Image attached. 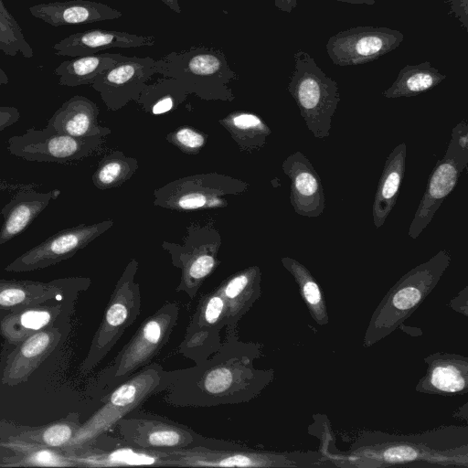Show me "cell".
Segmentation results:
<instances>
[{
    "label": "cell",
    "mask_w": 468,
    "mask_h": 468,
    "mask_svg": "<svg viewBox=\"0 0 468 468\" xmlns=\"http://www.w3.org/2000/svg\"><path fill=\"white\" fill-rule=\"evenodd\" d=\"M113 224V220L108 219L62 229L15 259L5 271L24 272L57 264L75 255Z\"/></svg>",
    "instance_id": "obj_15"
},
{
    "label": "cell",
    "mask_w": 468,
    "mask_h": 468,
    "mask_svg": "<svg viewBox=\"0 0 468 468\" xmlns=\"http://www.w3.org/2000/svg\"><path fill=\"white\" fill-rule=\"evenodd\" d=\"M282 168L291 181L289 198L295 213L307 218L321 216L325 208L324 188L307 156L296 151L284 159Z\"/></svg>",
    "instance_id": "obj_20"
},
{
    "label": "cell",
    "mask_w": 468,
    "mask_h": 468,
    "mask_svg": "<svg viewBox=\"0 0 468 468\" xmlns=\"http://www.w3.org/2000/svg\"><path fill=\"white\" fill-rule=\"evenodd\" d=\"M124 56L120 53H96L72 58L61 62L54 74L58 84L67 87L91 85L95 79Z\"/></svg>",
    "instance_id": "obj_31"
},
{
    "label": "cell",
    "mask_w": 468,
    "mask_h": 468,
    "mask_svg": "<svg viewBox=\"0 0 468 468\" xmlns=\"http://www.w3.org/2000/svg\"><path fill=\"white\" fill-rule=\"evenodd\" d=\"M62 308L58 303L8 311L0 321V334L10 344L17 346L31 335L53 326Z\"/></svg>",
    "instance_id": "obj_30"
},
{
    "label": "cell",
    "mask_w": 468,
    "mask_h": 468,
    "mask_svg": "<svg viewBox=\"0 0 468 468\" xmlns=\"http://www.w3.org/2000/svg\"><path fill=\"white\" fill-rule=\"evenodd\" d=\"M249 184L218 172L174 179L154 189V205L178 212L225 208L232 197L244 194Z\"/></svg>",
    "instance_id": "obj_8"
},
{
    "label": "cell",
    "mask_w": 468,
    "mask_h": 468,
    "mask_svg": "<svg viewBox=\"0 0 468 468\" xmlns=\"http://www.w3.org/2000/svg\"><path fill=\"white\" fill-rule=\"evenodd\" d=\"M221 245V235L213 222H191L182 243L162 242L172 264L181 271L176 292H185L191 300L195 298L203 282L218 266Z\"/></svg>",
    "instance_id": "obj_11"
},
{
    "label": "cell",
    "mask_w": 468,
    "mask_h": 468,
    "mask_svg": "<svg viewBox=\"0 0 468 468\" xmlns=\"http://www.w3.org/2000/svg\"><path fill=\"white\" fill-rule=\"evenodd\" d=\"M335 1H340V2H344V3L354 4V5H373L376 4L375 0H335Z\"/></svg>",
    "instance_id": "obj_45"
},
{
    "label": "cell",
    "mask_w": 468,
    "mask_h": 468,
    "mask_svg": "<svg viewBox=\"0 0 468 468\" xmlns=\"http://www.w3.org/2000/svg\"><path fill=\"white\" fill-rule=\"evenodd\" d=\"M451 261L450 253L441 250L405 273L373 312L364 335L363 346L369 347L396 330L431 292Z\"/></svg>",
    "instance_id": "obj_4"
},
{
    "label": "cell",
    "mask_w": 468,
    "mask_h": 468,
    "mask_svg": "<svg viewBox=\"0 0 468 468\" xmlns=\"http://www.w3.org/2000/svg\"><path fill=\"white\" fill-rule=\"evenodd\" d=\"M9 447L21 449L23 455L5 466H78L71 454H61L52 448L19 441H15Z\"/></svg>",
    "instance_id": "obj_38"
},
{
    "label": "cell",
    "mask_w": 468,
    "mask_h": 468,
    "mask_svg": "<svg viewBox=\"0 0 468 468\" xmlns=\"http://www.w3.org/2000/svg\"><path fill=\"white\" fill-rule=\"evenodd\" d=\"M29 13L34 17L55 27L112 20L122 16L115 8L90 0L38 4L30 6Z\"/></svg>",
    "instance_id": "obj_25"
},
{
    "label": "cell",
    "mask_w": 468,
    "mask_h": 468,
    "mask_svg": "<svg viewBox=\"0 0 468 468\" xmlns=\"http://www.w3.org/2000/svg\"><path fill=\"white\" fill-rule=\"evenodd\" d=\"M293 59L294 69L287 90L307 129L318 139L327 138L332 117L340 101L338 84L321 69L309 53L299 49Z\"/></svg>",
    "instance_id": "obj_6"
},
{
    "label": "cell",
    "mask_w": 468,
    "mask_h": 468,
    "mask_svg": "<svg viewBox=\"0 0 468 468\" xmlns=\"http://www.w3.org/2000/svg\"><path fill=\"white\" fill-rule=\"evenodd\" d=\"M407 145L399 144L386 158L372 206L374 226L384 225L394 208L406 168Z\"/></svg>",
    "instance_id": "obj_29"
},
{
    "label": "cell",
    "mask_w": 468,
    "mask_h": 468,
    "mask_svg": "<svg viewBox=\"0 0 468 468\" xmlns=\"http://www.w3.org/2000/svg\"><path fill=\"white\" fill-rule=\"evenodd\" d=\"M167 452V466L173 467H290L305 466L295 453L233 448L192 447Z\"/></svg>",
    "instance_id": "obj_14"
},
{
    "label": "cell",
    "mask_w": 468,
    "mask_h": 468,
    "mask_svg": "<svg viewBox=\"0 0 468 468\" xmlns=\"http://www.w3.org/2000/svg\"><path fill=\"white\" fill-rule=\"evenodd\" d=\"M165 5H166L172 11L176 14H181V7L179 5L178 0H161Z\"/></svg>",
    "instance_id": "obj_44"
},
{
    "label": "cell",
    "mask_w": 468,
    "mask_h": 468,
    "mask_svg": "<svg viewBox=\"0 0 468 468\" xmlns=\"http://www.w3.org/2000/svg\"><path fill=\"white\" fill-rule=\"evenodd\" d=\"M226 325L224 300L215 288L200 298L178 353L195 364L206 360L221 346L220 333Z\"/></svg>",
    "instance_id": "obj_17"
},
{
    "label": "cell",
    "mask_w": 468,
    "mask_h": 468,
    "mask_svg": "<svg viewBox=\"0 0 468 468\" xmlns=\"http://www.w3.org/2000/svg\"><path fill=\"white\" fill-rule=\"evenodd\" d=\"M260 346L226 332L219 349L206 360L179 369L165 400L178 407H213L249 402L272 381L273 371L257 369Z\"/></svg>",
    "instance_id": "obj_1"
},
{
    "label": "cell",
    "mask_w": 468,
    "mask_h": 468,
    "mask_svg": "<svg viewBox=\"0 0 468 468\" xmlns=\"http://www.w3.org/2000/svg\"><path fill=\"white\" fill-rule=\"evenodd\" d=\"M155 73V59L124 56L100 74L91 88L99 92L108 110L118 111L130 101H136Z\"/></svg>",
    "instance_id": "obj_18"
},
{
    "label": "cell",
    "mask_w": 468,
    "mask_h": 468,
    "mask_svg": "<svg viewBox=\"0 0 468 468\" xmlns=\"http://www.w3.org/2000/svg\"><path fill=\"white\" fill-rule=\"evenodd\" d=\"M60 338V330L51 326L23 340L7 357L1 378L2 383L16 386L27 381L34 371L53 352Z\"/></svg>",
    "instance_id": "obj_21"
},
{
    "label": "cell",
    "mask_w": 468,
    "mask_h": 468,
    "mask_svg": "<svg viewBox=\"0 0 468 468\" xmlns=\"http://www.w3.org/2000/svg\"><path fill=\"white\" fill-rule=\"evenodd\" d=\"M298 0H274V5L279 10L291 13L297 5Z\"/></svg>",
    "instance_id": "obj_43"
},
{
    "label": "cell",
    "mask_w": 468,
    "mask_h": 468,
    "mask_svg": "<svg viewBox=\"0 0 468 468\" xmlns=\"http://www.w3.org/2000/svg\"><path fill=\"white\" fill-rule=\"evenodd\" d=\"M60 194L58 189L47 193L21 190L0 211L4 222L0 229V245L16 237L37 218L50 201Z\"/></svg>",
    "instance_id": "obj_28"
},
{
    "label": "cell",
    "mask_w": 468,
    "mask_h": 468,
    "mask_svg": "<svg viewBox=\"0 0 468 468\" xmlns=\"http://www.w3.org/2000/svg\"><path fill=\"white\" fill-rule=\"evenodd\" d=\"M241 152L252 153L261 149L271 133L261 116L247 111H234L218 120Z\"/></svg>",
    "instance_id": "obj_32"
},
{
    "label": "cell",
    "mask_w": 468,
    "mask_h": 468,
    "mask_svg": "<svg viewBox=\"0 0 468 468\" xmlns=\"http://www.w3.org/2000/svg\"><path fill=\"white\" fill-rule=\"evenodd\" d=\"M261 271L250 266L225 279L218 287L225 303L226 332L238 331V324L261 294Z\"/></svg>",
    "instance_id": "obj_24"
},
{
    "label": "cell",
    "mask_w": 468,
    "mask_h": 468,
    "mask_svg": "<svg viewBox=\"0 0 468 468\" xmlns=\"http://www.w3.org/2000/svg\"><path fill=\"white\" fill-rule=\"evenodd\" d=\"M281 261L298 284L301 296L312 318L320 325L327 324L329 317L324 294L309 270L290 257H282Z\"/></svg>",
    "instance_id": "obj_36"
},
{
    "label": "cell",
    "mask_w": 468,
    "mask_h": 468,
    "mask_svg": "<svg viewBox=\"0 0 468 468\" xmlns=\"http://www.w3.org/2000/svg\"><path fill=\"white\" fill-rule=\"evenodd\" d=\"M451 431L408 437H391L382 432L366 434L367 439H359L351 453H347L348 459L354 466H386L426 461L431 464L466 467L467 441L453 443L451 440L453 436L446 439Z\"/></svg>",
    "instance_id": "obj_2"
},
{
    "label": "cell",
    "mask_w": 468,
    "mask_h": 468,
    "mask_svg": "<svg viewBox=\"0 0 468 468\" xmlns=\"http://www.w3.org/2000/svg\"><path fill=\"white\" fill-rule=\"evenodd\" d=\"M165 140L186 154H197L207 141V134L188 125L168 133Z\"/></svg>",
    "instance_id": "obj_40"
},
{
    "label": "cell",
    "mask_w": 468,
    "mask_h": 468,
    "mask_svg": "<svg viewBox=\"0 0 468 468\" xmlns=\"http://www.w3.org/2000/svg\"><path fill=\"white\" fill-rule=\"evenodd\" d=\"M428 365L416 391L450 396L466 393L468 386V359L456 354L437 352L425 358Z\"/></svg>",
    "instance_id": "obj_22"
},
{
    "label": "cell",
    "mask_w": 468,
    "mask_h": 468,
    "mask_svg": "<svg viewBox=\"0 0 468 468\" xmlns=\"http://www.w3.org/2000/svg\"><path fill=\"white\" fill-rule=\"evenodd\" d=\"M90 284L86 277H69L50 282L0 279V311H12L27 306L61 301L76 296Z\"/></svg>",
    "instance_id": "obj_19"
},
{
    "label": "cell",
    "mask_w": 468,
    "mask_h": 468,
    "mask_svg": "<svg viewBox=\"0 0 468 468\" xmlns=\"http://www.w3.org/2000/svg\"><path fill=\"white\" fill-rule=\"evenodd\" d=\"M114 427L120 439L139 449L173 452L197 446L214 449L239 446L218 439L207 438L186 425L137 409L121 418Z\"/></svg>",
    "instance_id": "obj_9"
},
{
    "label": "cell",
    "mask_w": 468,
    "mask_h": 468,
    "mask_svg": "<svg viewBox=\"0 0 468 468\" xmlns=\"http://www.w3.org/2000/svg\"><path fill=\"white\" fill-rule=\"evenodd\" d=\"M102 136L74 137L53 131L29 128L23 134L7 141L10 154L27 161L65 164L79 161L98 153L103 144Z\"/></svg>",
    "instance_id": "obj_13"
},
{
    "label": "cell",
    "mask_w": 468,
    "mask_h": 468,
    "mask_svg": "<svg viewBox=\"0 0 468 468\" xmlns=\"http://www.w3.org/2000/svg\"><path fill=\"white\" fill-rule=\"evenodd\" d=\"M446 79L430 61L403 67L392 85L382 92L387 99L413 97L426 92Z\"/></svg>",
    "instance_id": "obj_33"
},
{
    "label": "cell",
    "mask_w": 468,
    "mask_h": 468,
    "mask_svg": "<svg viewBox=\"0 0 468 468\" xmlns=\"http://www.w3.org/2000/svg\"><path fill=\"white\" fill-rule=\"evenodd\" d=\"M0 50L6 56L20 54L31 58L34 51L27 41L21 27L0 0Z\"/></svg>",
    "instance_id": "obj_39"
},
{
    "label": "cell",
    "mask_w": 468,
    "mask_h": 468,
    "mask_svg": "<svg viewBox=\"0 0 468 468\" xmlns=\"http://www.w3.org/2000/svg\"><path fill=\"white\" fill-rule=\"evenodd\" d=\"M138 267L137 260L132 259L118 279L89 352L80 366L82 374L89 373L103 360L141 314V292L135 280Z\"/></svg>",
    "instance_id": "obj_10"
},
{
    "label": "cell",
    "mask_w": 468,
    "mask_h": 468,
    "mask_svg": "<svg viewBox=\"0 0 468 468\" xmlns=\"http://www.w3.org/2000/svg\"><path fill=\"white\" fill-rule=\"evenodd\" d=\"M78 466H167V452L130 446L122 439L113 440L106 449L87 450L82 454H71Z\"/></svg>",
    "instance_id": "obj_27"
},
{
    "label": "cell",
    "mask_w": 468,
    "mask_h": 468,
    "mask_svg": "<svg viewBox=\"0 0 468 468\" xmlns=\"http://www.w3.org/2000/svg\"><path fill=\"white\" fill-rule=\"evenodd\" d=\"M179 312L176 303L167 302L140 324L130 341L100 375L99 386L106 390V394L150 364L169 340Z\"/></svg>",
    "instance_id": "obj_7"
},
{
    "label": "cell",
    "mask_w": 468,
    "mask_h": 468,
    "mask_svg": "<svg viewBox=\"0 0 468 468\" xmlns=\"http://www.w3.org/2000/svg\"><path fill=\"white\" fill-rule=\"evenodd\" d=\"M156 73L178 80L189 94L205 101H232L229 84L239 79L221 49L205 46L172 51L156 59Z\"/></svg>",
    "instance_id": "obj_5"
},
{
    "label": "cell",
    "mask_w": 468,
    "mask_h": 468,
    "mask_svg": "<svg viewBox=\"0 0 468 468\" xmlns=\"http://www.w3.org/2000/svg\"><path fill=\"white\" fill-rule=\"evenodd\" d=\"M9 82V78L4 69L0 67V85H5Z\"/></svg>",
    "instance_id": "obj_46"
},
{
    "label": "cell",
    "mask_w": 468,
    "mask_h": 468,
    "mask_svg": "<svg viewBox=\"0 0 468 468\" xmlns=\"http://www.w3.org/2000/svg\"><path fill=\"white\" fill-rule=\"evenodd\" d=\"M404 35L385 27H356L332 36L326 51L336 66H357L371 62L397 48Z\"/></svg>",
    "instance_id": "obj_16"
},
{
    "label": "cell",
    "mask_w": 468,
    "mask_h": 468,
    "mask_svg": "<svg viewBox=\"0 0 468 468\" xmlns=\"http://www.w3.org/2000/svg\"><path fill=\"white\" fill-rule=\"evenodd\" d=\"M468 165L467 121L458 122L452 131L444 156L438 160L427 182L426 189L410 225L408 235L415 239L431 223L444 199L455 188Z\"/></svg>",
    "instance_id": "obj_12"
},
{
    "label": "cell",
    "mask_w": 468,
    "mask_h": 468,
    "mask_svg": "<svg viewBox=\"0 0 468 468\" xmlns=\"http://www.w3.org/2000/svg\"><path fill=\"white\" fill-rule=\"evenodd\" d=\"M99 107L91 100L74 95L53 113L46 126L74 137H107L112 130L99 123Z\"/></svg>",
    "instance_id": "obj_26"
},
{
    "label": "cell",
    "mask_w": 468,
    "mask_h": 468,
    "mask_svg": "<svg viewBox=\"0 0 468 468\" xmlns=\"http://www.w3.org/2000/svg\"><path fill=\"white\" fill-rule=\"evenodd\" d=\"M450 5V13L452 14L461 23L463 28L468 30L467 9L468 0H445Z\"/></svg>",
    "instance_id": "obj_41"
},
{
    "label": "cell",
    "mask_w": 468,
    "mask_h": 468,
    "mask_svg": "<svg viewBox=\"0 0 468 468\" xmlns=\"http://www.w3.org/2000/svg\"><path fill=\"white\" fill-rule=\"evenodd\" d=\"M178 375L179 369L169 371L157 363L136 371L104 395L102 406L80 425L64 452L72 454L92 443L152 395L165 391Z\"/></svg>",
    "instance_id": "obj_3"
},
{
    "label": "cell",
    "mask_w": 468,
    "mask_h": 468,
    "mask_svg": "<svg viewBox=\"0 0 468 468\" xmlns=\"http://www.w3.org/2000/svg\"><path fill=\"white\" fill-rule=\"evenodd\" d=\"M138 167L135 157L127 156L123 152L115 150L99 162L91 180L98 189L116 188L128 181L136 173Z\"/></svg>",
    "instance_id": "obj_37"
},
{
    "label": "cell",
    "mask_w": 468,
    "mask_h": 468,
    "mask_svg": "<svg viewBox=\"0 0 468 468\" xmlns=\"http://www.w3.org/2000/svg\"><path fill=\"white\" fill-rule=\"evenodd\" d=\"M20 117L19 111L13 106H0V131L16 123Z\"/></svg>",
    "instance_id": "obj_42"
},
{
    "label": "cell",
    "mask_w": 468,
    "mask_h": 468,
    "mask_svg": "<svg viewBox=\"0 0 468 468\" xmlns=\"http://www.w3.org/2000/svg\"><path fill=\"white\" fill-rule=\"evenodd\" d=\"M188 95L189 92L178 80L164 77L146 84L135 102L144 112L161 115L176 109Z\"/></svg>",
    "instance_id": "obj_34"
},
{
    "label": "cell",
    "mask_w": 468,
    "mask_h": 468,
    "mask_svg": "<svg viewBox=\"0 0 468 468\" xmlns=\"http://www.w3.org/2000/svg\"><path fill=\"white\" fill-rule=\"evenodd\" d=\"M153 36H140L116 30L93 29L71 34L53 45L55 54L80 57L99 53L112 48L154 46Z\"/></svg>",
    "instance_id": "obj_23"
},
{
    "label": "cell",
    "mask_w": 468,
    "mask_h": 468,
    "mask_svg": "<svg viewBox=\"0 0 468 468\" xmlns=\"http://www.w3.org/2000/svg\"><path fill=\"white\" fill-rule=\"evenodd\" d=\"M80 425V415L72 412L59 420L25 431L12 440L64 451Z\"/></svg>",
    "instance_id": "obj_35"
}]
</instances>
